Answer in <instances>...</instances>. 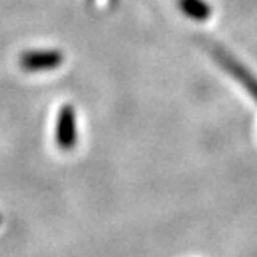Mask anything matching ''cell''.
<instances>
[{
  "label": "cell",
  "mask_w": 257,
  "mask_h": 257,
  "mask_svg": "<svg viewBox=\"0 0 257 257\" xmlns=\"http://www.w3.org/2000/svg\"><path fill=\"white\" fill-rule=\"evenodd\" d=\"M177 2L180 10L194 21H208L212 14L209 4H206L205 0H177Z\"/></svg>",
  "instance_id": "obj_4"
},
{
  "label": "cell",
  "mask_w": 257,
  "mask_h": 257,
  "mask_svg": "<svg viewBox=\"0 0 257 257\" xmlns=\"http://www.w3.org/2000/svg\"><path fill=\"white\" fill-rule=\"evenodd\" d=\"M21 65L27 71H42L58 68L64 62V54L61 51H27L21 56Z\"/></svg>",
  "instance_id": "obj_2"
},
{
  "label": "cell",
  "mask_w": 257,
  "mask_h": 257,
  "mask_svg": "<svg viewBox=\"0 0 257 257\" xmlns=\"http://www.w3.org/2000/svg\"><path fill=\"white\" fill-rule=\"evenodd\" d=\"M217 61L222 64L228 70V73H231V75L249 91V95L257 101V79L251 75V73L242 64H238L234 58L228 56V54H225L222 51L217 53Z\"/></svg>",
  "instance_id": "obj_3"
},
{
  "label": "cell",
  "mask_w": 257,
  "mask_h": 257,
  "mask_svg": "<svg viewBox=\"0 0 257 257\" xmlns=\"http://www.w3.org/2000/svg\"><path fill=\"white\" fill-rule=\"evenodd\" d=\"M78 141L76 134V115L75 108L70 104L62 105L56 122V143L62 151L75 149Z\"/></svg>",
  "instance_id": "obj_1"
},
{
  "label": "cell",
  "mask_w": 257,
  "mask_h": 257,
  "mask_svg": "<svg viewBox=\"0 0 257 257\" xmlns=\"http://www.w3.org/2000/svg\"><path fill=\"white\" fill-rule=\"evenodd\" d=\"M0 223H2V217H0Z\"/></svg>",
  "instance_id": "obj_5"
}]
</instances>
